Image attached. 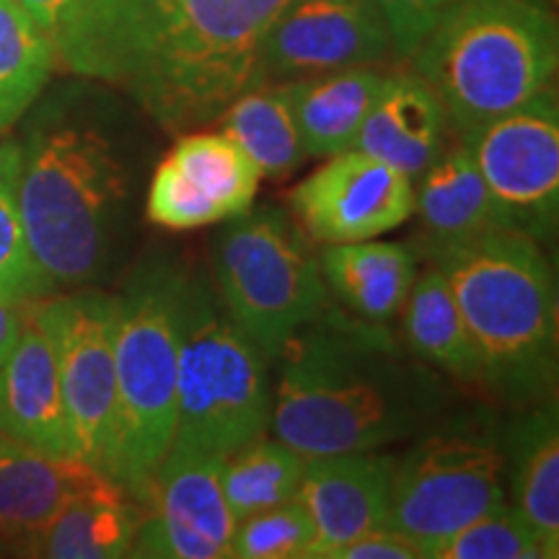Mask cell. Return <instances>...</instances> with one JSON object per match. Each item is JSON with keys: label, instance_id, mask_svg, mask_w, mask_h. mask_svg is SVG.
Returning a JSON list of instances; mask_svg holds the SVG:
<instances>
[{"label": "cell", "instance_id": "obj_3", "mask_svg": "<svg viewBox=\"0 0 559 559\" xmlns=\"http://www.w3.org/2000/svg\"><path fill=\"white\" fill-rule=\"evenodd\" d=\"M132 194L122 140L88 117H45L21 143L19 205L34 262L50 288L99 283L115 264Z\"/></svg>", "mask_w": 559, "mask_h": 559}, {"label": "cell", "instance_id": "obj_6", "mask_svg": "<svg viewBox=\"0 0 559 559\" xmlns=\"http://www.w3.org/2000/svg\"><path fill=\"white\" fill-rule=\"evenodd\" d=\"M181 277L174 260L148 257L115 296L117 407L107 477L138 506L151 502L177 430Z\"/></svg>", "mask_w": 559, "mask_h": 559}, {"label": "cell", "instance_id": "obj_35", "mask_svg": "<svg viewBox=\"0 0 559 559\" xmlns=\"http://www.w3.org/2000/svg\"><path fill=\"white\" fill-rule=\"evenodd\" d=\"M16 3L26 13H29V16L37 21L41 29L47 32V37H50V29L55 26V21H58L60 11L66 9L68 0H16Z\"/></svg>", "mask_w": 559, "mask_h": 559}, {"label": "cell", "instance_id": "obj_31", "mask_svg": "<svg viewBox=\"0 0 559 559\" xmlns=\"http://www.w3.org/2000/svg\"><path fill=\"white\" fill-rule=\"evenodd\" d=\"M311 542L313 523L309 510L298 498H293L236 523L230 536V557L304 559Z\"/></svg>", "mask_w": 559, "mask_h": 559}, {"label": "cell", "instance_id": "obj_24", "mask_svg": "<svg viewBox=\"0 0 559 559\" xmlns=\"http://www.w3.org/2000/svg\"><path fill=\"white\" fill-rule=\"evenodd\" d=\"M383 73L376 68H349L280 83L288 99L306 158H330L353 148Z\"/></svg>", "mask_w": 559, "mask_h": 559}, {"label": "cell", "instance_id": "obj_4", "mask_svg": "<svg viewBox=\"0 0 559 559\" xmlns=\"http://www.w3.org/2000/svg\"><path fill=\"white\" fill-rule=\"evenodd\" d=\"M479 358V386L508 404L547 402L557 381V288L542 243L513 230L432 260Z\"/></svg>", "mask_w": 559, "mask_h": 559}, {"label": "cell", "instance_id": "obj_1", "mask_svg": "<svg viewBox=\"0 0 559 559\" xmlns=\"http://www.w3.org/2000/svg\"><path fill=\"white\" fill-rule=\"evenodd\" d=\"M288 0H68L55 62L124 91L153 122L190 132L251 86L264 34Z\"/></svg>", "mask_w": 559, "mask_h": 559}, {"label": "cell", "instance_id": "obj_20", "mask_svg": "<svg viewBox=\"0 0 559 559\" xmlns=\"http://www.w3.org/2000/svg\"><path fill=\"white\" fill-rule=\"evenodd\" d=\"M109 479L81 459H55L0 432V536L29 539L60 506Z\"/></svg>", "mask_w": 559, "mask_h": 559}, {"label": "cell", "instance_id": "obj_21", "mask_svg": "<svg viewBox=\"0 0 559 559\" xmlns=\"http://www.w3.org/2000/svg\"><path fill=\"white\" fill-rule=\"evenodd\" d=\"M506 453L510 506L531 523L547 547L559 557V419L555 404L526 412L500 436Z\"/></svg>", "mask_w": 559, "mask_h": 559}, {"label": "cell", "instance_id": "obj_27", "mask_svg": "<svg viewBox=\"0 0 559 559\" xmlns=\"http://www.w3.org/2000/svg\"><path fill=\"white\" fill-rule=\"evenodd\" d=\"M306 461L309 459L304 453L267 436L254 438L239 451L228 453L223 459L221 481L234 521L239 523L260 510L298 498Z\"/></svg>", "mask_w": 559, "mask_h": 559}, {"label": "cell", "instance_id": "obj_10", "mask_svg": "<svg viewBox=\"0 0 559 559\" xmlns=\"http://www.w3.org/2000/svg\"><path fill=\"white\" fill-rule=\"evenodd\" d=\"M32 309L52 340L75 456L107 474L117 407V298L79 288L41 298Z\"/></svg>", "mask_w": 559, "mask_h": 559}, {"label": "cell", "instance_id": "obj_12", "mask_svg": "<svg viewBox=\"0 0 559 559\" xmlns=\"http://www.w3.org/2000/svg\"><path fill=\"white\" fill-rule=\"evenodd\" d=\"M394 50L376 0H288L264 34L251 83L376 68Z\"/></svg>", "mask_w": 559, "mask_h": 559}, {"label": "cell", "instance_id": "obj_7", "mask_svg": "<svg viewBox=\"0 0 559 559\" xmlns=\"http://www.w3.org/2000/svg\"><path fill=\"white\" fill-rule=\"evenodd\" d=\"M270 423V358L234 324L215 285L185 272L171 445L228 456L264 436Z\"/></svg>", "mask_w": 559, "mask_h": 559}, {"label": "cell", "instance_id": "obj_32", "mask_svg": "<svg viewBox=\"0 0 559 559\" xmlns=\"http://www.w3.org/2000/svg\"><path fill=\"white\" fill-rule=\"evenodd\" d=\"M386 19L394 50L409 58L456 0H376Z\"/></svg>", "mask_w": 559, "mask_h": 559}, {"label": "cell", "instance_id": "obj_2", "mask_svg": "<svg viewBox=\"0 0 559 559\" xmlns=\"http://www.w3.org/2000/svg\"><path fill=\"white\" fill-rule=\"evenodd\" d=\"M275 438L306 459L381 451L428 430L451 394L389 324L324 309L280 349Z\"/></svg>", "mask_w": 559, "mask_h": 559}, {"label": "cell", "instance_id": "obj_33", "mask_svg": "<svg viewBox=\"0 0 559 559\" xmlns=\"http://www.w3.org/2000/svg\"><path fill=\"white\" fill-rule=\"evenodd\" d=\"M334 559H423V551L407 536L381 526L342 547Z\"/></svg>", "mask_w": 559, "mask_h": 559}, {"label": "cell", "instance_id": "obj_13", "mask_svg": "<svg viewBox=\"0 0 559 559\" xmlns=\"http://www.w3.org/2000/svg\"><path fill=\"white\" fill-rule=\"evenodd\" d=\"M218 453L171 445L160 461L151 515L140 519L130 557L226 559L236 521L223 495Z\"/></svg>", "mask_w": 559, "mask_h": 559}, {"label": "cell", "instance_id": "obj_17", "mask_svg": "<svg viewBox=\"0 0 559 559\" xmlns=\"http://www.w3.org/2000/svg\"><path fill=\"white\" fill-rule=\"evenodd\" d=\"M0 432L55 459L75 456L50 334L26 306L11 355L0 362Z\"/></svg>", "mask_w": 559, "mask_h": 559}, {"label": "cell", "instance_id": "obj_16", "mask_svg": "<svg viewBox=\"0 0 559 559\" xmlns=\"http://www.w3.org/2000/svg\"><path fill=\"white\" fill-rule=\"evenodd\" d=\"M396 456L353 451L306 461L298 500L309 510L313 542L304 559H334L358 536L386 526Z\"/></svg>", "mask_w": 559, "mask_h": 559}, {"label": "cell", "instance_id": "obj_26", "mask_svg": "<svg viewBox=\"0 0 559 559\" xmlns=\"http://www.w3.org/2000/svg\"><path fill=\"white\" fill-rule=\"evenodd\" d=\"M223 135L234 140L267 179H285L306 160L280 83H251L221 111Z\"/></svg>", "mask_w": 559, "mask_h": 559}, {"label": "cell", "instance_id": "obj_15", "mask_svg": "<svg viewBox=\"0 0 559 559\" xmlns=\"http://www.w3.org/2000/svg\"><path fill=\"white\" fill-rule=\"evenodd\" d=\"M262 174L223 132H194L177 140L153 171L145 215L171 230L202 228L254 205Z\"/></svg>", "mask_w": 559, "mask_h": 559}, {"label": "cell", "instance_id": "obj_28", "mask_svg": "<svg viewBox=\"0 0 559 559\" xmlns=\"http://www.w3.org/2000/svg\"><path fill=\"white\" fill-rule=\"evenodd\" d=\"M52 68L55 50L47 32L16 0H0V132L29 111Z\"/></svg>", "mask_w": 559, "mask_h": 559}, {"label": "cell", "instance_id": "obj_30", "mask_svg": "<svg viewBox=\"0 0 559 559\" xmlns=\"http://www.w3.org/2000/svg\"><path fill=\"white\" fill-rule=\"evenodd\" d=\"M547 547L510 502L436 544L428 559H547Z\"/></svg>", "mask_w": 559, "mask_h": 559}, {"label": "cell", "instance_id": "obj_23", "mask_svg": "<svg viewBox=\"0 0 559 559\" xmlns=\"http://www.w3.org/2000/svg\"><path fill=\"white\" fill-rule=\"evenodd\" d=\"M326 290L347 313L389 324L402 311L417 277V257L407 243L353 241L330 243L319 257Z\"/></svg>", "mask_w": 559, "mask_h": 559}, {"label": "cell", "instance_id": "obj_14", "mask_svg": "<svg viewBox=\"0 0 559 559\" xmlns=\"http://www.w3.org/2000/svg\"><path fill=\"white\" fill-rule=\"evenodd\" d=\"M293 213L321 243L379 239L415 215V181L349 148L290 192Z\"/></svg>", "mask_w": 559, "mask_h": 559}, {"label": "cell", "instance_id": "obj_29", "mask_svg": "<svg viewBox=\"0 0 559 559\" xmlns=\"http://www.w3.org/2000/svg\"><path fill=\"white\" fill-rule=\"evenodd\" d=\"M21 143L0 140V300L29 306L52 296L50 283L34 262L19 205Z\"/></svg>", "mask_w": 559, "mask_h": 559}, {"label": "cell", "instance_id": "obj_34", "mask_svg": "<svg viewBox=\"0 0 559 559\" xmlns=\"http://www.w3.org/2000/svg\"><path fill=\"white\" fill-rule=\"evenodd\" d=\"M26 306H11L0 300V362L11 355L13 345L19 342L21 326H24Z\"/></svg>", "mask_w": 559, "mask_h": 559}, {"label": "cell", "instance_id": "obj_8", "mask_svg": "<svg viewBox=\"0 0 559 559\" xmlns=\"http://www.w3.org/2000/svg\"><path fill=\"white\" fill-rule=\"evenodd\" d=\"M213 277L223 309L270 360L326 309L319 257L270 205L226 218L213 239Z\"/></svg>", "mask_w": 559, "mask_h": 559}, {"label": "cell", "instance_id": "obj_5", "mask_svg": "<svg viewBox=\"0 0 559 559\" xmlns=\"http://www.w3.org/2000/svg\"><path fill=\"white\" fill-rule=\"evenodd\" d=\"M409 58L464 135L551 88L557 16L544 0H456Z\"/></svg>", "mask_w": 559, "mask_h": 559}, {"label": "cell", "instance_id": "obj_25", "mask_svg": "<svg viewBox=\"0 0 559 559\" xmlns=\"http://www.w3.org/2000/svg\"><path fill=\"white\" fill-rule=\"evenodd\" d=\"M404 342L419 360L459 383L479 386V358L449 277L432 264L415 277L402 306Z\"/></svg>", "mask_w": 559, "mask_h": 559}, {"label": "cell", "instance_id": "obj_9", "mask_svg": "<svg viewBox=\"0 0 559 559\" xmlns=\"http://www.w3.org/2000/svg\"><path fill=\"white\" fill-rule=\"evenodd\" d=\"M508 502L500 432L481 417L436 423L396 459L386 526L428 551Z\"/></svg>", "mask_w": 559, "mask_h": 559}, {"label": "cell", "instance_id": "obj_18", "mask_svg": "<svg viewBox=\"0 0 559 559\" xmlns=\"http://www.w3.org/2000/svg\"><path fill=\"white\" fill-rule=\"evenodd\" d=\"M449 115L415 73L383 75L353 148L417 181L445 151Z\"/></svg>", "mask_w": 559, "mask_h": 559}, {"label": "cell", "instance_id": "obj_22", "mask_svg": "<svg viewBox=\"0 0 559 559\" xmlns=\"http://www.w3.org/2000/svg\"><path fill=\"white\" fill-rule=\"evenodd\" d=\"M138 502L117 481L73 495L45 526L29 536V551L47 559H120L130 557L138 523Z\"/></svg>", "mask_w": 559, "mask_h": 559}, {"label": "cell", "instance_id": "obj_11", "mask_svg": "<svg viewBox=\"0 0 559 559\" xmlns=\"http://www.w3.org/2000/svg\"><path fill=\"white\" fill-rule=\"evenodd\" d=\"M502 223L549 241L559 210V104L555 88L461 135Z\"/></svg>", "mask_w": 559, "mask_h": 559}, {"label": "cell", "instance_id": "obj_19", "mask_svg": "<svg viewBox=\"0 0 559 559\" xmlns=\"http://www.w3.org/2000/svg\"><path fill=\"white\" fill-rule=\"evenodd\" d=\"M415 187V213L428 254L508 230L464 143L445 148Z\"/></svg>", "mask_w": 559, "mask_h": 559}]
</instances>
